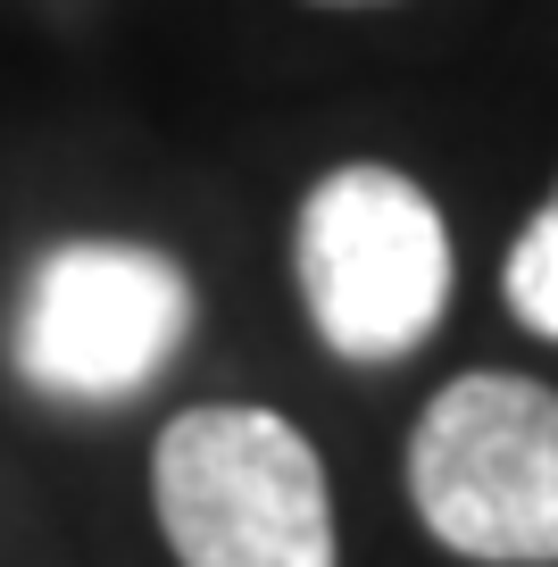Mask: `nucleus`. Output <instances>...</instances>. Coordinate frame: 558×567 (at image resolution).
<instances>
[{
	"instance_id": "f257e3e1",
	"label": "nucleus",
	"mask_w": 558,
	"mask_h": 567,
	"mask_svg": "<svg viewBox=\"0 0 558 567\" xmlns=\"http://www.w3.org/2000/svg\"><path fill=\"white\" fill-rule=\"evenodd\" d=\"M151 509L184 567H333L326 460L259 401H200L151 451Z\"/></svg>"
},
{
	"instance_id": "f03ea898",
	"label": "nucleus",
	"mask_w": 558,
	"mask_h": 567,
	"mask_svg": "<svg viewBox=\"0 0 558 567\" xmlns=\"http://www.w3.org/2000/svg\"><path fill=\"white\" fill-rule=\"evenodd\" d=\"M425 534L484 567H558V392L534 375H458L409 434Z\"/></svg>"
},
{
	"instance_id": "7ed1b4c3",
	"label": "nucleus",
	"mask_w": 558,
	"mask_h": 567,
	"mask_svg": "<svg viewBox=\"0 0 558 567\" xmlns=\"http://www.w3.org/2000/svg\"><path fill=\"white\" fill-rule=\"evenodd\" d=\"M300 301L350 368L409 359L451 309V226L401 167H333L300 200Z\"/></svg>"
},
{
	"instance_id": "20e7f679",
	"label": "nucleus",
	"mask_w": 558,
	"mask_h": 567,
	"mask_svg": "<svg viewBox=\"0 0 558 567\" xmlns=\"http://www.w3.org/2000/svg\"><path fill=\"white\" fill-rule=\"evenodd\" d=\"M193 334L184 267L142 243H59L18 309V375L51 401H134Z\"/></svg>"
},
{
	"instance_id": "39448f33",
	"label": "nucleus",
	"mask_w": 558,
	"mask_h": 567,
	"mask_svg": "<svg viewBox=\"0 0 558 567\" xmlns=\"http://www.w3.org/2000/svg\"><path fill=\"white\" fill-rule=\"evenodd\" d=\"M500 292H508V309L525 318V334L558 342V193L541 200V217L517 234V243H508Z\"/></svg>"
},
{
	"instance_id": "423d86ee",
	"label": "nucleus",
	"mask_w": 558,
	"mask_h": 567,
	"mask_svg": "<svg viewBox=\"0 0 558 567\" xmlns=\"http://www.w3.org/2000/svg\"><path fill=\"white\" fill-rule=\"evenodd\" d=\"M333 9H359V0H333Z\"/></svg>"
}]
</instances>
